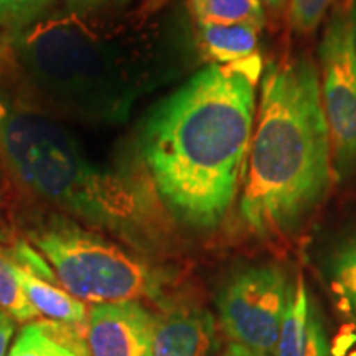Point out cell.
Segmentation results:
<instances>
[{"label": "cell", "mask_w": 356, "mask_h": 356, "mask_svg": "<svg viewBox=\"0 0 356 356\" xmlns=\"http://www.w3.org/2000/svg\"><path fill=\"white\" fill-rule=\"evenodd\" d=\"M256 111L254 79L236 65H211L147 118L142 159L178 221L211 229L228 215L246 168Z\"/></svg>", "instance_id": "6da1fadb"}, {"label": "cell", "mask_w": 356, "mask_h": 356, "mask_svg": "<svg viewBox=\"0 0 356 356\" xmlns=\"http://www.w3.org/2000/svg\"><path fill=\"white\" fill-rule=\"evenodd\" d=\"M332 142L318 68L307 55L270 63L248 152L239 210L252 234H292L332 180Z\"/></svg>", "instance_id": "7a4b0ae2"}, {"label": "cell", "mask_w": 356, "mask_h": 356, "mask_svg": "<svg viewBox=\"0 0 356 356\" xmlns=\"http://www.w3.org/2000/svg\"><path fill=\"white\" fill-rule=\"evenodd\" d=\"M0 149L22 184L99 228H119L132 215L124 184L89 155L68 131L38 114L6 115Z\"/></svg>", "instance_id": "3957f363"}, {"label": "cell", "mask_w": 356, "mask_h": 356, "mask_svg": "<svg viewBox=\"0 0 356 356\" xmlns=\"http://www.w3.org/2000/svg\"><path fill=\"white\" fill-rule=\"evenodd\" d=\"M25 68L50 99L76 115L109 121L124 109V83L106 42L79 25L38 26L22 44Z\"/></svg>", "instance_id": "277c9868"}, {"label": "cell", "mask_w": 356, "mask_h": 356, "mask_svg": "<svg viewBox=\"0 0 356 356\" xmlns=\"http://www.w3.org/2000/svg\"><path fill=\"white\" fill-rule=\"evenodd\" d=\"M30 239L60 286L83 302H139L160 291V277L145 262L73 222H47Z\"/></svg>", "instance_id": "5b68a950"}, {"label": "cell", "mask_w": 356, "mask_h": 356, "mask_svg": "<svg viewBox=\"0 0 356 356\" xmlns=\"http://www.w3.org/2000/svg\"><path fill=\"white\" fill-rule=\"evenodd\" d=\"M291 287L279 266L249 267L226 284L218 299L221 325L233 343L275 353Z\"/></svg>", "instance_id": "8992f818"}, {"label": "cell", "mask_w": 356, "mask_h": 356, "mask_svg": "<svg viewBox=\"0 0 356 356\" xmlns=\"http://www.w3.org/2000/svg\"><path fill=\"white\" fill-rule=\"evenodd\" d=\"M320 96L337 168L356 162V58L346 3L332 13L318 48Z\"/></svg>", "instance_id": "52a82bcc"}, {"label": "cell", "mask_w": 356, "mask_h": 356, "mask_svg": "<svg viewBox=\"0 0 356 356\" xmlns=\"http://www.w3.org/2000/svg\"><path fill=\"white\" fill-rule=\"evenodd\" d=\"M157 317L139 302L89 309L86 341L91 356H154Z\"/></svg>", "instance_id": "ba28073f"}, {"label": "cell", "mask_w": 356, "mask_h": 356, "mask_svg": "<svg viewBox=\"0 0 356 356\" xmlns=\"http://www.w3.org/2000/svg\"><path fill=\"white\" fill-rule=\"evenodd\" d=\"M275 356H330L325 330L302 275L289 296Z\"/></svg>", "instance_id": "9c48e42d"}, {"label": "cell", "mask_w": 356, "mask_h": 356, "mask_svg": "<svg viewBox=\"0 0 356 356\" xmlns=\"http://www.w3.org/2000/svg\"><path fill=\"white\" fill-rule=\"evenodd\" d=\"M213 318L208 312L175 307L157 317L154 356H210Z\"/></svg>", "instance_id": "30bf717a"}, {"label": "cell", "mask_w": 356, "mask_h": 356, "mask_svg": "<svg viewBox=\"0 0 356 356\" xmlns=\"http://www.w3.org/2000/svg\"><path fill=\"white\" fill-rule=\"evenodd\" d=\"M7 356H91L86 328L47 318L22 325Z\"/></svg>", "instance_id": "8fae6325"}, {"label": "cell", "mask_w": 356, "mask_h": 356, "mask_svg": "<svg viewBox=\"0 0 356 356\" xmlns=\"http://www.w3.org/2000/svg\"><path fill=\"white\" fill-rule=\"evenodd\" d=\"M17 274L30 304L33 305L40 317L86 328L89 309L83 300L71 296L68 291L60 287V284H51L40 279L19 264H17Z\"/></svg>", "instance_id": "7c38bea8"}, {"label": "cell", "mask_w": 356, "mask_h": 356, "mask_svg": "<svg viewBox=\"0 0 356 356\" xmlns=\"http://www.w3.org/2000/svg\"><path fill=\"white\" fill-rule=\"evenodd\" d=\"M259 32L252 25H200V43L216 65H236L257 56Z\"/></svg>", "instance_id": "4fadbf2b"}, {"label": "cell", "mask_w": 356, "mask_h": 356, "mask_svg": "<svg viewBox=\"0 0 356 356\" xmlns=\"http://www.w3.org/2000/svg\"><path fill=\"white\" fill-rule=\"evenodd\" d=\"M198 25H252L266 22L259 0H188Z\"/></svg>", "instance_id": "5bb4252c"}, {"label": "cell", "mask_w": 356, "mask_h": 356, "mask_svg": "<svg viewBox=\"0 0 356 356\" xmlns=\"http://www.w3.org/2000/svg\"><path fill=\"white\" fill-rule=\"evenodd\" d=\"M0 310L22 325L40 317L22 287L15 261L3 249H0Z\"/></svg>", "instance_id": "9a60e30c"}, {"label": "cell", "mask_w": 356, "mask_h": 356, "mask_svg": "<svg viewBox=\"0 0 356 356\" xmlns=\"http://www.w3.org/2000/svg\"><path fill=\"white\" fill-rule=\"evenodd\" d=\"M332 280L343 305L356 312V234L337 252L332 266Z\"/></svg>", "instance_id": "2e32d148"}, {"label": "cell", "mask_w": 356, "mask_h": 356, "mask_svg": "<svg viewBox=\"0 0 356 356\" xmlns=\"http://www.w3.org/2000/svg\"><path fill=\"white\" fill-rule=\"evenodd\" d=\"M335 0H291L289 17L293 32L309 35L314 32L327 15Z\"/></svg>", "instance_id": "e0dca14e"}, {"label": "cell", "mask_w": 356, "mask_h": 356, "mask_svg": "<svg viewBox=\"0 0 356 356\" xmlns=\"http://www.w3.org/2000/svg\"><path fill=\"white\" fill-rule=\"evenodd\" d=\"M10 256L17 264L24 267L25 270H29V273H32L33 275H37V277L48 280V282L51 284H60L55 275V270L51 269V266L48 264V261L40 254L38 249L35 246H30L29 243L20 241L13 246V249L10 251Z\"/></svg>", "instance_id": "ac0fdd59"}, {"label": "cell", "mask_w": 356, "mask_h": 356, "mask_svg": "<svg viewBox=\"0 0 356 356\" xmlns=\"http://www.w3.org/2000/svg\"><path fill=\"white\" fill-rule=\"evenodd\" d=\"M48 0H0V10L10 15H22L42 7Z\"/></svg>", "instance_id": "d6986e66"}, {"label": "cell", "mask_w": 356, "mask_h": 356, "mask_svg": "<svg viewBox=\"0 0 356 356\" xmlns=\"http://www.w3.org/2000/svg\"><path fill=\"white\" fill-rule=\"evenodd\" d=\"M13 333H15V322L0 312V356H7L12 346Z\"/></svg>", "instance_id": "ffe728a7"}, {"label": "cell", "mask_w": 356, "mask_h": 356, "mask_svg": "<svg viewBox=\"0 0 356 356\" xmlns=\"http://www.w3.org/2000/svg\"><path fill=\"white\" fill-rule=\"evenodd\" d=\"M345 3H346V12H348L351 48H353V53L356 58V0H346Z\"/></svg>", "instance_id": "44dd1931"}, {"label": "cell", "mask_w": 356, "mask_h": 356, "mask_svg": "<svg viewBox=\"0 0 356 356\" xmlns=\"http://www.w3.org/2000/svg\"><path fill=\"white\" fill-rule=\"evenodd\" d=\"M225 356H267V355H261L256 353V351L246 348V346L238 345V343H231L228 346V351H226Z\"/></svg>", "instance_id": "7402d4cb"}, {"label": "cell", "mask_w": 356, "mask_h": 356, "mask_svg": "<svg viewBox=\"0 0 356 356\" xmlns=\"http://www.w3.org/2000/svg\"><path fill=\"white\" fill-rule=\"evenodd\" d=\"M261 3H266L267 7L273 8V10H282L286 7L287 0H259Z\"/></svg>", "instance_id": "603a6c76"}, {"label": "cell", "mask_w": 356, "mask_h": 356, "mask_svg": "<svg viewBox=\"0 0 356 356\" xmlns=\"http://www.w3.org/2000/svg\"><path fill=\"white\" fill-rule=\"evenodd\" d=\"M70 2L76 7H91V6H97V3L108 2V0H70Z\"/></svg>", "instance_id": "cb8c5ba5"}, {"label": "cell", "mask_w": 356, "mask_h": 356, "mask_svg": "<svg viewBox=\"0 0 356 356\" xmlns=\"http://www.w3.org/2000/svg\"><path fill=\"white\" fill-rule=\"evenodd\" d=\"M0 312H2V310H0Z\"/></svg>", "instance_id": "d4e9b609"}]
</instances>
